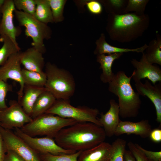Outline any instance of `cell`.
I'll list each match as a JSON object with an SVG mask.
<instances>
[{
	"mask_svg": "<svg viewBox=\"0 0 161 161\" xmlns=\"http://www.w3.org/2000/svg\"><path fill=\"white\" fill-rule=\"evenodd\" d=\"M106 137L102 127L91 122L77 123L62 129L54 139L63 148L78 151L98 145Z\"/></svg>",
	"mask_w": 161,
	"mask_h": 161,
	"instance_id": "1",
	"label": "cell"
},
{
	"mask_svg": "<svg viewBox=\"0 0 161 161\" xmlns=\"http://www.w3.org/2000/svg\"><path fill=\"white\" fill-rule=\"evenodd\" d=\"M149 23V17L145 13L109 14L106 30L112 40L127 43L142 36L148 28Z\"/></svg>",
	"mask_w": 161,
	"mask_h": 161,
	"instance_id": "2",
	"label": "cell"
},
{
	"mask_svg": "<svg viewBox=\"0 0 161 161\" xmlns=\"http://www.w3.org/2000/svg\"><path fill=\"white\" fill-rule=\"evenodd\" d=\"M132 76L128 77L124 71H119L109 83V91L118 97L119 116L123 118L136 117L141 107L140 95L130 83Z\"/></svg>",
	"mask_w": 161,
	"mask_h": 161,
	"instance_id": "3",
	"label": "cell"
},
{
	"mask_svg": "<svg viewBox=\"0 0 161 161\" xmlns=\"http://www.w3.org/2000/svg\"><path fill=\"white\" fill-rule=\"evenodd\" d=\"M44 72L47 77L44 87L56 100H69L74 95L75 83L73 76L68 71L48 62L45 65Z\"/></svg>",
	"mask_w": 161,
	"mask_h": 161,
	"instance_id": "4",
	"label": "cell"
},
{
	"mask_svg": "<svg viewBox=\"0 0 161 161\" xmlns=\"http://www.w3.org/2000/svg\"><path fill=\"white\" fill-rule=\"evenodd\" d=\"M78 123L74 119L44 113L32 119L20 129L25 134L34 137L46 135L54 138L62 129Z\"/></svg>",
	"mask_w": 161,
	"mask_h": 161,
	"instance_id": "5",
	"label": "cell"
},
{
	"mask_svg": "<svg viewBox=\"0 0 161 161\" xmlns=\"http://www.w3.org/2000/svg\"><path fill=\"white\" fill-rule=\"evenodd\" d=\"M14 14L19 25L25 27V35L32 38V47L44 54L46 49L44 41L50 38L52 31L50 28L47 24L38 20L34 16L16 9Z\"/></svg>",
	"mask_w": 161,
	"mask_h": 161,
	"instance_id": "6",
	"label": "cell"
},
{
	"mask_svg": "<svg viewBox=\"0 0 161 161\" xmlns=\"http://www.w3.org/2000/svg\"><path fill=\"white\" fill-rule=\"evenodd\" d=\"M45 113L72 119L78 123L91 122L102 127L97 119V116L100 114L98 109L85 106L75 107L70 104L69 100H56Z\"/></svg>",
	"mask_w": 161,
	"mask_h": 161,
	"instance_id": "7",
	"label": "cell"
},
{
	"mask_svg": "<svg viewBox=\"0 0 161 161\" xmlns=\"http://www.w3.org/2000/svg\"><path fill=\"white\" fill-rule=\"evenodd\" d=\"M14 133L39 154L49 153L58 155L72 154L77 152L63 148L56 144L52 138L47 136L34 137L25 134L18 128L14 129Z\"/></svg>",
	"mask_w": 161,
	"mask_h": 161,
	"instance_id": "8",
	"label": "cell"
},
{
	"mask_svg": "<svg viewBox=\"0 0 161 161\" xmlns=\"http://www.w3.org/2000/svg\"><path fill=\"white\" fill-rule=\"evenodd\" d=\"M9 104V107L0 110V126L10 130L20 129L32 120L18 101L11 100Z\"/></svg>",
	"mask_w": 161,
	"mask_h": 161,
	"instance_id": "9",
	"label": "cell"
},
{
	"mask_svg": "<svg viewBox=\"0 0 161 161\" xmlns=\"http://www.w3.org/2000/svg\"><path fill=\"white\" fill-rule=\"evenodd\" d=\"M0 132L7 150L14 151L24 161H41L39 154L10 130L0 126Z\"/></svg>",
	"mask_w": 161,
	"mask_h": 161,
	"instance_id": "10",
	"label": "cell"
},
{
	"mask_svg": "<svg viewBox=\"0 0 161 161\" xmlns=\"http://www.w3.org/2000/svg\"><path fill=\"white\" fill-rule=\"evenodd\" d=\"M21 53L20 51L13 54L0 67L1 79L7 82L8 79H11L19 83L20 88L17 92L18 102L22 96L24 86L21 74Z\"/></svg>",
	"mask_w": 161,
	"mask_h": 161,
	"instance_id": "11",
	"label": "cell"
},
{
	"mask_svg": "<svg viewBox=\"0 0 161 161\" xmlns=\"http://www.w3.org/2000/svg\"><path fill=\"white\" fill-rule=\"evenodd\" d=\"M139 61L132 59L131 62L135 68L132 78L135 82L140 81L142 79L147 78L153 85L157 82H161V69L158 66L153 65L147 60L145 53L143 52Z\"/></svg>",
	"mask_w": 161,
	"mask_h": 161,
	"instance_id": "12",
	"label": "cell"
},
{
	"mask_svg": "<svg viewBox=\"0 0 161 161\" xmlns=\"http://www.w3.org/2000/svg\"><path fill=\"white\" fill-rule=\"evenodd\" d=\"M15 9L13 0H5L0 21V36H7L18 45L16 39L20 34L21 30L14 24L13 13Z\"/></svg>",
	"mask_w": 161,
	"mask_h": 161,
	"instance_id": "13",
	"label": "cell"
},
{
	"mask_svg": "<svg viewBox=\"0 0 161 161\" xmlns=\"http://www.w3.org/2000/svg\"><path fill=\"white\" fill-rule=\"evenodd\" d=\"M139 95L147 97L152 102L155 108L157 121L161 123V82L152 85L146 80L144 83L141 81L135 84Z\"/></svg>",
	"mask_w": 161,
	"mask_h": 161,
	"instance_id": "14",
	"label": "cell"
},
{
	"mask_svg": "<svg viewBox=\"0 0 161 161\" xmlns=\"http://www.w3.org/2000/svg\"><path fill=\"white\" fill-rule=\"evenodd\" d=\"M152 129L148 120H142L137 122L120 120L114 135L118 136L123 134H134L145 138L149 137Z\"/></svg>",
	"mask_w": 161,
	"mask_h": 161,
	"instance_id": "15",
	"label": "cell"
},
{
	"mask_svg": "<svg viewBox=\"0 0 161 161\" xmlns=\"http://www.w3.org/2000/svg\"><path fill=\"white\" fill-rule=\"evenodd\" d=\"M110 108L105 114H100L97 119L103 127L106 136L112 137L114 135L117 127L121 120L120 119L118 103L113 99L109 101Z\"/></svg>",
	"mask_w": 161,
	"mask_h": 161,
	"instance_id": "16",
	"label": "cell"
},
{
	"mask_svg": "<svg viewBox=\"0 0 161 161\" xmlns=\"http://www.w3.org/2000/svg\"><path fill=\"white\" fill-rule=\"evenodd\" d=\"M112 145L103 142L98 145L81 152L78 161H110Z\"/></svg>",
	"mask_w": 161,
	"mask_h": 161,
	"instance_id": "17",
	"label": "cell"
},
{
	"mask_svg": "<svg viewBox=\"0 0 161 161\" xmlns=\"http://www.w3.org/2000/svg\"><path fill=\"white\" fill-rule=\"evenodd\" d=\"M21 62L24 69L27 70L44 72L45 63L43 54L32 47L21 52Z\"/></svg>",
	"mask_w": 161,
	"mask_h": 161,
	"instance_id": "18",
	"label": "cell"
},
{
	"mask_svg": "<svg viewBox=\"0 0 161 161\" xmlns=\"http://www.w3.org/2000/svg\"><path fill=\"white\" fill-rule=\"evenodd\" d=\"M96 47L94 51L95 54L97 55L107 54L108 55L114 53H123L129 52L138 53L144 52L148 47L145 44L143 46L135 49H129L118 47L111 45L106 40L105 34L102 33L96 42Z\"/></svg>",
	"mask_w": 161,
	"mask_h": 161,
	"instance_id": "19",
	"label": "cell"
},
{
	"mask_svg": "<svg viewBox=\"0 0 161 161\" xmlns=\"http://www.w3.org/2000/svg\"><path fill=\"white\" fill-rule=\"evenodd\" d=\"M123 53H114L106 55L101 54L97 55V61L100 64V69L102 72L100 75V79L103 83H109L112 80L114 74L112 70L114 61L119 58Z\"/></svg>",
	"mask_w": 161,
	"mask_h": 161,
	"instance_id": "20",
	"label": "cell"
},
{
	"mask_svg": "<svg viewBox=\"0 0 161 161\" xmlns=\"http://www.w3.org/2000/svg\"><path fill=\"white\" fill-rule=\"evenodd\" d=\"M46 90L44 87H37L25 85L22 96L19 102L25 113L31 117L32 109L37 99Z\"/></svg>",
	"mask_w": 161,
	"mask_h": 161,
	"instance_id": "21",
	"label": "cell"
},
{
	"mask_svg": "<svg viewBox=\"0 0 161 161\" xmlns=\"http://www.w3.org/2000/svg\"><path fill=\"white\" fill-rule=\"evenodd\" d=\"M56 99L47 90L38 96L33 105L31 117L32 119L45 113L53 105Z\"/></svg>",
	"mask_w": 161,
	"mask_h": 161,
	"instance_id": "22",
	"label": "cell"
},
{
	"mask_svg": "<svg viewBox=\"0 0 161 161\" xmlns=\"http://www.w3.org/2000/svg\"><path fill=\"white\" fill-rule=\"evenodd\" d=\"M22 76L25 85L37 87H44L47 77L44 72H40L22 69Z\"/></svg>",
	"mask_w": 161,
	"mask_h": 161,
	"instance_id": "23",
	"label": "cell"
},
{
	"mask_svg": "<svg viewBox=\"0 0 161 161\" xmlns=\"http://www.w3.org/2000/svg\"><path fill=\"white\" fill-rule=\"evenodd\" d=\"M36 7L34 16L46 24L54 22L51 10L48 0H35Z\"/></svg>",
	"mask_w": 161,
	"mask_h": 161,
	"instance_id": "24",
	"label": "cell"
},
{
	"mask_svg": "<svg viewBox=\"0 0 161 161\" xmlns=\"http://www.w3.org/2000/svg\"><path fill=\"white\" fill-rule=\"evenodd\" d=\"M145 50L146 59L150 63L161 65V37L160 35H157L156 39L150 42Z\"/></svg>",
	"mask_w": 161,
	"mask_h": 161,
	"instance_id": "25",
	"label": "cell"
},
{
	"mask_svg": "<svg viewBox=\"0 0 161 161\" xmlns=\"http://www.w3.org/2000/svg\"><path fill=\"white\" fill-rule=\"evenodd\" d=\"M3 43L0 48V66L4 64L13 54L20 51L21 48L6 36H0V42Z\"/></svg>",
	"mask_w": 161,
	"mask_h": 161,
	"instance_id": "26",
	"label": "cell"
},
{
	"mask_svg": "<svg viewBox=\"0 0 161 161\" xmlns=\"http://www.w3.org/2000/svg\"><path fill=\"white\" fill-rule=\"evenodd\" d=\"M126 143L125 140L120 138L116 139L112 143V154L110 161H124Z\"/></svg>",
	"mask_w": 161,
	"mask_h": 161,
	"instance_id": "27",
	"label": "cell"
},
{
	"mask_svg": "<svg viewBox=\"0 0 161 161\" xmlns=\"http://www.w3.org/2000/svg\"><path fill=\"white\" fill-rule=\"evenodd\" d=\"M81 151L58 155L47 153L39 154V155L41 161H78V157Z\"/></svg>",
	"mask_w": 161,
	"mask_h": 161,
	"instance_id": "28",
	"label": "cell"
},
{
	"mask_svg": "<svg viewBox=\"0 0 161 161\" xmlns=\"http://www.w3.org/2000/svg\"><path fill=\"white\" fill-rule=\"evenodd\" d=\"M127 2V0H109L102 1V4L109 14L120 15L124 14Z\"/></svg>",
	"mask_w": 161,
	"mask_h": 161,
	"instance_id": "29",
	"label": "cell"
},
{
	"mask_svg": "<svg viewBox=\"0 0 161 161\" xmlns=\"http://www.w3.org/2000/svg\"><path fill=\"white\" fill-rule=\"evenodd\" d=\"M50 7L54 22L61 21L63 19V12L66 2L64 0H48Z\"/></svg>",
	"mask_w": 161,
	"mask_h": 161,
	"instance_id": "30",
	"label": "cell"
},
{
	"mask_svg": "<svg viewBox=\"0 0 161 161\" xmlns=\"http://www.w3.org/2000/svg\"><path fill=\"white\" fill-rule=\"evenodd\" d=\"M149 1L148 0H128L124 14L134 11L138 14H143Z\"/></svg>",
	"mask_w": 161,
	"mask_h": 161,
	"instance_id": "31",
	"label": "cell"
},
{
	"mask_svg": "<svg viewBox=\"0 0 161 161\" xmlns=\"http://www.w3.org/2000/svg\"><path fill=\"white\" fill-rule=\"evenodd\" d=\"M13 1L16 10L34 16L36 7L35 0H13Z\"/></svg>",
	"mask_w": 161,
	"mask_h": 161,
	"instance_id": "32",
	"label": "cell"
},
{
	"mask_svg": "<svg viewBox=\"0 0 161 161\" xmlns=\"http://www.w3.org/2000/svg\"><path fill=\"white\" fill-rule=\"evenodd\" d=\"M12 86L0 79V110L4 109L8 106L5 99L8 92L12 91Z\"/></svg>",
	"mask_w": 161,
	"mask_h": 161,
	"instance_id": "33",
	"label": "cell"
},
{
	"mask_svg": "<svg viewBox=\"0 0 161 161\" xmlns=\"http://www.w3.org/2000/svg\"><path fill=\"white\" fill-rule=\"evenodd\" d=\"M127 145L136 161H150L144 154L136 146L134 143L130 141Z\"/></svg>",
	"mask_w": 161,
	"mask_h": 161,
	"instance_id": "34",
	"label": "cell"
},
{
	"mask_svg": "<svg viewBox=\"0 0 161 161\" xmlns=\"http://www.w3.org/2000/svg\"><path fill=\"white\" fill-rule=\"evenodd\" d=\"M136 146L141 151L149 160L161 161V151H153L146 150L137 143H134Z\"/></svg>",
	"mask_w": 161,
	"mask_h": 161,
	"instance_id": "35",
	"label": "cell"
},
{
	"mask_svg": "<svg viewBox=\"0 0 161 161\" xmlns=\"http://www.w3.org/2000/svg\"><path fill=\"white\" fill-rule=\"evenodd\" d=\"M86 7L89 12L94 14H100L102 11L101 4L99 1L96 0H89L86 1Z\"/></svg>",
	"mask_w": 161,
	"mask_h": 161,
	"instance_id": "36",
	"label": "cell"
},
{
	"mask_svg": "<svg viewBox=\"0 0 161 161\" xmlns=\"http://www.w3.org/2000/svg\"><path fill=\"white\" fill-rule=\"evenodd\" d=\"M4 161H24L14 151L8 150L4 157Z\"/></svg>",
	"mask_w": 161,
	"mask_h": 161,
	"instance_id": "37",
	"label": "cell"
},
{
	"mask_svg": "<svg viewBox=\"0 0 161 161\" xmlns=\"http://www.w3.org/2000/svg\"><path fill=\"white\" fill-rule=\"evenodd\" d=\"M149 137L154 142L159 143L161 142V129L156 128L152 129Z\"/></svg>",
	"mask_w": 161,
	"mask_h": 161,
	"instance_id": "38",
	"label": "cell"
},
{
	"mask_svg": "<svg viewBox=\"0 0 161 161\" xmlns=\"http://www.w3.org/2000/svg\"><path fill=\"white\" fill-rule=\"evenodd\" d=\"M7 151L4 141L0 132V161H4Z\"/></svg>",
	"mask_w": 161,
	"mask_h": 161,
	"instance_id": "39",
	"label": "cell"
},
{
	"mask_svg": "<svg viewBox=\"0 0 161 161\" xmlns=\"http://www.w3.org/2000/svg\"><path fill=\"white\" fill-rule=\"evenodd\" d=\"M124 161H136L129 150H126L124 156Z\"/></svg>",
	"mask_w": 161,
	"mask_h": 161,
	"instance_id": "40",
	"label": "cell"
},
{
	"mask_svg": "<svg viewBox=\"0 0 161 161\" xmlns=\"http://www.w3.org/2000/svg\"><path fill=\"white\" fill-rule=\"evenodd\" d=\"M5 0H0V21L1 18L3 7Z\"/></svg>",
	"mask_w": 161,
	"mask_h": 161,
	"instance_id": "41",
	"label": "cell"
},
{
	"mask_svg": "<svg viewBox=\"0 0 161 161\" xmlns=\"http://www.w3.org/2000/svg\"><path fill=\"white\" fill-rule=\"evenodd\" d=\"M150 161H151V160H149Z\"/></svg>",
	"mask_w": 161,
	"mask_h": 161,
	"instance_id": "42",
	"label": "cell"
},
{
	"mask_svg": "<svg viewBox=\"0 0 161 161\" xmlns=\"http://www.w3.org/2000/svg\"></svg>",
	"mask_w": 161,
	"mask_h": 161,
	"instance_id": "43",
	"label": "cell"
},
{
	"mask_svg": "<svg viewBox=\"0 0 161 161\" xmlns=\"http://www.w3.org/2000/svg\"></svg>",
	"mask_w": 161,
	"mask_h": 161,
	"instance_id": "44",
	"label": "cell"
}]
</instances>
